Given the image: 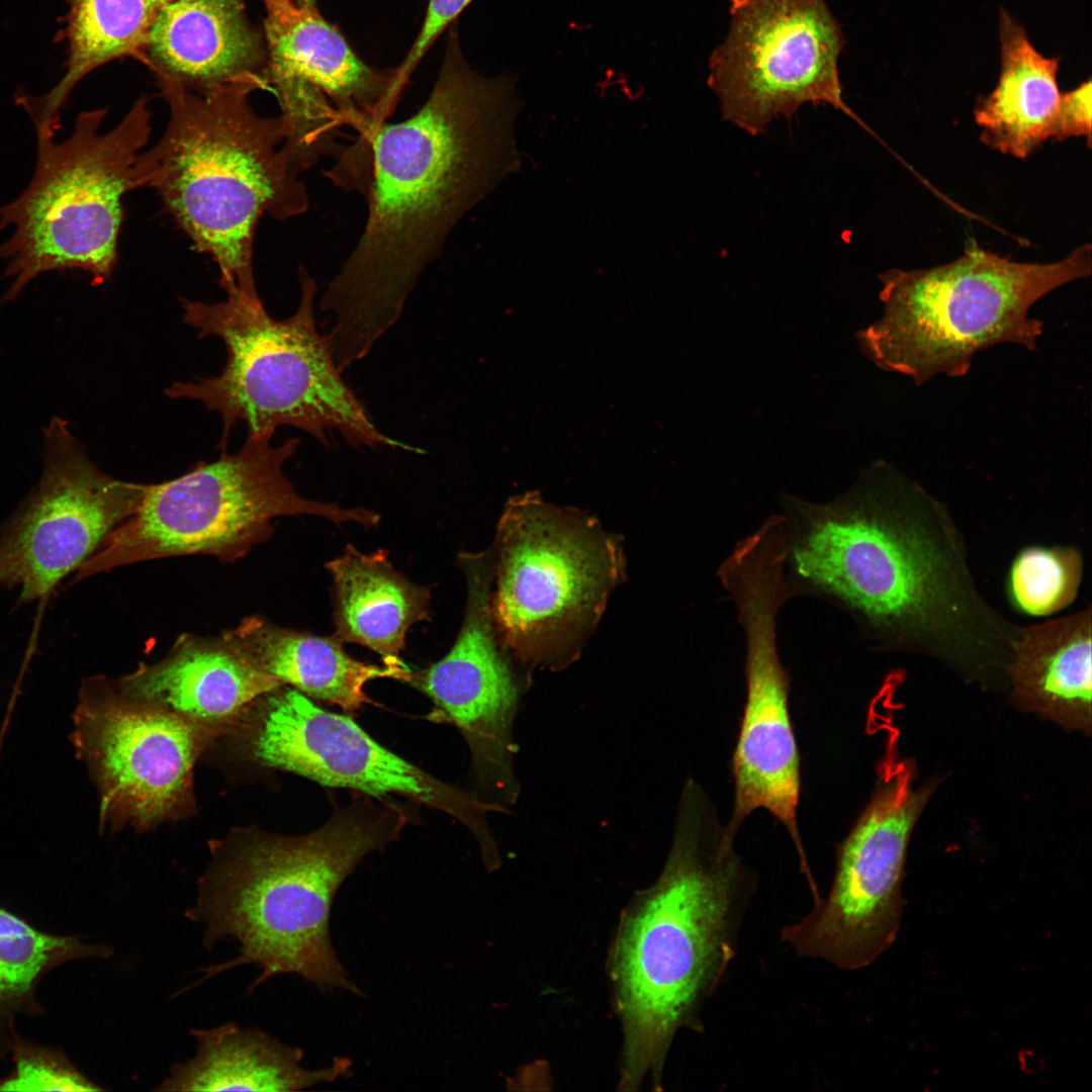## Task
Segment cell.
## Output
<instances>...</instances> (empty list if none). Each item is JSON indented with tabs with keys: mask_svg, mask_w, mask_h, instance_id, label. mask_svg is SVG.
I'll return each instance as SVG.
<instances>
[{
	"mask_svg": "<svg viewBox=\"0 0 1092 1092\" xmlns=\"http://www.w3.org/2000/svg\"><path fill=\"white\" fill-rule=\"evenodd\" d=\"M793 598L845 613L873 650L925 656L966 680L1007 686L1021 626L981 594L947 506L879 462L833 500L784 495Z\"/></svg>",
	"mask_w": 1092,
	"mask_h": 1092,
	"instance_id": "cell-1",
	"label": "cell"
},
{
	"mask_svg": "<svg viewBox=\"0 0 1092 1092\" xmlns=\"http://www.w3.org/2000/svg\"><path fill=\"white\" fill-rule=\"evenodd\" d=\"M519 110L515 84L475 72L452 25L423 106L339 160L349 191L368 205L362 236L321 300L335 315L327 339L340 367L369 353L457 222L518 170Z\"/></svg>",
	"mask_w": 1092,
	"mask_h": 1092,
	"instance_id": "cell-2",
	"label": "cell"
},
{
	"mask_svg": "<svg viewBox=\"0 0 1092 1092\" xmlns=\"http://www.w3.org/2000/svg\"><path fill=\"white\" fill-rule=\"evenodd\" d=\"M713 803L695 781L681 793L670 851L656 884L624 924L616 972L625 1030L624 1084L659 1071L735 954L754 880Z\"/></svg>",
	"mask_w": 1092,
	"mask_h": 1092,
	"instance_id": "cell-3",
	"label": "cell"
},
{
	"mask_svg": "<svg viewBox=\"0 0 1092 1092\" xmlns=\"http://www.w3.org/2000/svg\"><path fill=\"white\" fill-rule=\"evenodd\" d=\"M408 817L393 800L357 793L313 832L261 837L217 859L186 916L203 926L204 947L233 939L240 952L204 979L255 965L261 972L250 991L294 974L322 991L361 995L332 943V904L359 862L397 839Z\"/></svg>",
	"mask_w": 1092,
	"mask_h": 1092,
	"instance_id": "cell-4",
	"label": "cell"
},
{
	"mask_svg": "<svg viewBox=\"0 0 1092 1092\" xmlns=\"http://www.w3.org/2000/svg\"><path fill=\"white\" fill-rule=\"evenodd\" d=\"M169 107L159 141L132 168L133 190L152 188L196 251L216 264L225 293L259 295L253 253L264 214L285 220L309 206L306 187L282 145L281 117L249 102L263 79L246 77L205 94L157 79Z\"/></svg>",
	"mask_w": 1092,
	"mask_h": 1092,
	"instance_id": "cell-5",
	"label": "cell"
},
{
	"mask_svg": "<svg viewBox=\"0 0 1092 1092\" xmlns=\"http://www.w3.org/2000/svg\"><path fill=\"white\" fill-rule=\"evenodd\" d=\"M299 280L298 307L283 321L271 317L259 295L232 292L215 303L181 299L184 322L197 330L199 338H220L226 362L219 375L175 382L165 393L198 400L217 412L222 449L239 422H245L248 435L254 436L272 437L286 425L325 446L327 431L336 430L354 448H403L377 429L344 382L327 337L316 329V283L302 267Z\"/></svg>",
	"mask_w": 1092,
	"mask_h": 1092,
	"instance_id": "cell-6",
	"label": "cell"
},
{
	"mask_svg": "<svg viewBox=\"0 0 1092 1092\" xmlns=\"http://www.w3.org/2000/svg\"><path fill=\"white\" fill-rule=\"evenodd\" d=\"M1091 245L1049 264L1019 263L970 247L947 264L892 269L880 276L882 316L859 333L880 368L917 385L966 375L977 353L1011 343L1037 348L1042 322L1029 309L1042 296L1091 274Z\"/></svg>",
	"mask_w": 1092,
	"mask_h": 1092,
	"instance_id": "cell-7",
	"label": "cell"
},
{
	"mask_svg": "<svg viewBox=\"0 0 1092 1092\" xmlns=\"http://www.w3.org/2000/svg\"><path fill=\"white\" fill-rule=\"evenodd\" d=\"M105 108L81 112L70 136H37L36 165L26 189L0 207V245L12 284L3 301L16 298L38 275L81 270L99 284L117 262L122 198L133 190L132 168L151 133L148 98H139L116 126L100 127Z\"/></svg>",
	"mask_w": 1092,
	"mask_h": 1092,
	"instance_id": "cell-8",
	"label": "cell"
},
{
	"mask_svg": "<svg viewBox=\"0 0 1092 1092\" xmlns=\"http://www.w3.org/2000/svg\"><path fill=\"white\" fill-rule=\"evenodd\" d=\"M272 437L248 435L235 454L199 462L187 473L148 484L139 510L112 531L78 568L76 581L103 571L159 558L211 555L243 558L273 534L282 516L311 515L336 525L377 526L380 516L362 508L307 499L283 471L300 441L273 446Z\"/></svg>",
	"mask_w": 1092,
	"mask_h": 1092,
	"instance_id": "cell-9",
	"label": "cell"
},
{
	"mask_svg": "<svg viewBox=\"0 0 1092 1092\" xmlns=\"http://www.w3.org/2000/svg\"><path fill=\"white\" fill-rule=\"evenodd\" d=\"M494 549L490 608L500 644L524 664H567L623 575L620 543L593 518L527 492L508 502Z\"/></svg>",
	"mask_w": 1092,
	"mask_h": 1092,
	"instance_id": "cell-10",
	"label": "cell"
},
{
	"mask_svg": "<svg viewBox=\"0 0 1092 1092\" xmlns=\"http://www.w3.org/2000/svg\"><path fill=\"white\" fill-rule=\"evenodd\" d=\"M932 792V785H915L913 764L897 752L890 733L874 794L837 850L827 896L782 931L799 956L852 971L891 946L902 916L910 837Z\"/></svg>",
	"mask_w": 1092,
	"mask_h": 1092,
	"instance_id": "cell-11",
	"label": "cell"
},
{
	"mask_svg": "<svg viewBox=\"0 0 1092 1092\" xmlns=\"http://www.w3.org/2000/svg\"><path fill=\"white\" fill-rule=\"evenodd\" d=\"M730 26L711 54L708 85L722 119L762 133L801 106L829 105L861 123L843 99L841 26L825 0H726Z\"/></svg>",
	"mask_w": 1092,
	"mask_h": 1092,
	"instance_id": "cell-12",
	"label": "cell"
},
{
	"mask_svg": "<svg viewBox=\"0 0 1092 1092\" xmlns=\"http://www.w3.org/2000/svg\"><path fill=\"white\" fill-rule=\"evenodd\" d=\"M721 584L744 640L746 700L732 757L734 804L726 825L736 833L755 810L769 812L807 867L798 828L800 756L789 709L790 677L778 645V617L792 599L782 568L749 560L729 568Z\"/></svg>",
	"mask_w": 1092,
	"mask_h": 1092,
	"instance_id": "cell-13",
	"label": "cell"
},
{
	"mask_svg": "<svg viewBox=\"0 0 1092 1092\" xmlns=\"http://www.w3.org/2000/svg\"><path fill=\"white\" fill-rule=\"evenodd\" d=\"M261 700L253 742L261 763L323 786L379 799L401 796L439 810L468 828L486 866L499 860L486 816L505 808L444 783L379 744L351 718L323 709L293 688L281 686Z\"/></svg>",
	"mask_w": 1092,
	"mask_h": 1092,
	"instance_id": "cell-14",
	"label": "cell"
},
{
	"mask_svg": "<svg viewBox=\"0 0 1092 1092\" xmlns=\"http://www.w3.org/2000/svg\"><path fill=\"white\" fill-rule=\"evenodd\" d=\"M71 735L100 795V825L148 827L191 794L202 727L125 695L117 681H83Z\"/></svg>",
	"mask_w": 1092,
	"mask_h": 1092,
	"instance_id": "cell-15",
	"label": "cell"
},
{
	"mask_svg": "<svg viewBox=\"0 0 1092 1092\" xmlns=\"http://www.w3.org/2000/svg\"><path fill=\"white\" fill-rule=\"evenodd\" d=\"M38 485L0 534V585L22 603L47 598L140 508L148 484L100 470L55 417L44 430Z\"/></svg>",
	"mask_w": 1092,
	"mask_h": 1092,
	"instance_id": "cell-16",
	"label": "cell"
},
{
	"mask_svg": "<svg viewBox=\"0 0 1092 1092\" xmlns=\"http://www.w3.org/2000/svg\"><path fill=\"white\" fill-rule=\"evenodd\" d=\"M267 49L264 81L281 114L311 120L332 107L365 147L393 113L401 95L395 69L378 70L359 58L316 6L261 0Z\"/></svg>",
	"mask_w": 1092,
	"mask_h": 1092,
	"instance_id": "cell-17",
	"label": "cell"
},
{
	"mask_svg": "<svg viewBox=\"0 0 1092 1092\" xmlns=\"http://www.w3.org/2000/svg\"><path fill=\"white\" fill-rule=\"evenodd\" d=\"M410 684L426 694L465 738L479 798L503 808L514 804L513 723L520 687L502 652L486 584L467 586L466 611L450 651L428 668L412 672ZM507 809V808H506Z\"/></svg>",
	"mask_w": 1092,
	"mask_h": 1092,
	"instance_id": "cell-18",
	"label": "cell"
},
{
	"mask_svg": "<svg viewBox=\"0 0 1092 1092\" xmlns=\"http://www.w3.org/2000/svg\"><path fill=\"white\" fill-rule=\"evenodd\" d=\"M117 684L128 697L202 728L235 720L281 687L222 633L219 637L183 634L162 660L141 663Z\"/></svg>",
	"mask_w": 1092,
	"mask_h": 1092,
	"instance_id": "cell-19",
	"label": "cell"
},
{
	"mask_svg": "<svg viewBox=\"0 0 1092 1092\" xmlns=\"http://www.w3.org/2000/svg\"><path fill=\"white\" fill-rule=\"evenodd\" d=\"M246 2L173 0L151 32L147 68L197 94L246 77L264 80V31L248 19Z\"/></svg>",
	"mask_w": 1092,
	"mask_h": 1092,
	"instance_id": "cell-20",
	"label": "cell"
},
{
	"mask_svg": "<svg viewBox=\"0 0 1092 1092\" xmlns=\"http://www.w3.org/2000/svg\"><path fill=\"white\" fill-rule=\"evenodd\" d=\"M196 1054L172 1067L161 1091H298L347 1076L348 1059L305 1069L303 1053L258 1028L228 1022L191 1030Z\"/></svg>",
	"mask_w": 1092,
	"mask_h": 1092,
	"instance_id": "cell-21",
	"label": "cell"
},
{
	"mask_svg": "<svg viewBox=\"0 0 1092 1092\" xmlns=\"http://www.w3.org/2000/svg\"><path fill=\"white\" fill-rule=\"evenodd\" d=\"M1091 608L1021 626L1008 671L1013 703L1067 729L1090 734Z\"/></svg>",
	"mask_w": 1092,
	"mask_h": 1092,
	"instance_id": "cell-22",
	"label": "cell"
},
{
	"mask_svg": "<svg viewBox=\"0 0 1092 1092\" xmlns=\"http://www.w3.org/2000/svg\"><path fill=\"white\" fill-rule=\"evenodd\" d=\"M222 634L279 685L354 713L371 703L365 686L376 678L410 681L406 667L368 664L350 656L334 635L322 637L250 616Z\"/></svg>",
	"mask_w": 1092,
	"mask_h": 1092,
	"instance_id": "cell-23",
	"label": "cell"
},
{
	"mask_svg": "<svg viewBox=\"0 0 1092 1092\" xmlns=\"http://www.w3.org/2000/svg\"><path fill=\"white\" fill-rule=\"evenodd\" d=\"M326 568L334 581V636L375 651L386 665L406 666L400 659L406 633L429 620L430 589L398 573L382 549L365 554L347 545Z\"/></svg>",
	"mask_w": 1092,
	"mask_h": 1092,
	"instance_id": "cell-24",
	"label": "cell"
},
{
	"mask_svg": "<svg viewBox=\"0 0 1092 1092\" xmlns=\"http://www.w3.org/2000/svg\"><path fill=\"white\" fill-rule=\"evenodd\" d=\"M1001 69L997 85L980 99L975 119L988 147L1023 159L1053 139L1060 107L1059 58L1040 54L1023 26L1000 13Z\"/></svg>",
	"mask_w": 1092,
	"mask_h": 1092,
	"instance_id": "cell-25",
	"label": "cell"
},
{
	"mask_svg": "<svg viewBox=\"0 0 1092 1092\" xmlns=\"http://www.w3.org/2000/svg\"><path fill=\"white\" fill-rule=\"evenodd\" d=\"M173 0H71L68 59L60 82L41 97L18 98L37 136H55L61 109L76 85L110 61L132 58L148 67L147 48L163 9Z\"/></svg>",
	"mask_w": 1092,
	"mask_h": 1092,
	"instance_id": "cell-26",
	"label": "cell"
},
{
	"mask_svg": "<svg viewBox=\"0 0 1092 1092\" xmlns=\"http://www.w3.org/2000/svg\"><path fill=\"white\" fill-rule=\"evenodd\" d=\"M113 950L76 936L43 932L0 907V1060L11 1055L18 1014L46 1013L36 999L40 981L55 968L85 958H108Z\"/></svg>",
	"mask_w": 1092,
	"mask_h": 1092,
	"instance_id": "cell-27",
	"label": "cell"
},
{
	"mask_svg": "<svg viewBox=\"0 0 1092 1092\" xmlns=\"http://www.w3.org/2000/svg\"><path fill=\"white\" fill-rule=\"evenodd\" d=\"M1083 569L1082 554L1075 547H1026L1010 568V600L1030 616L1056 613L1075 601Z\"/></svg>",
	"mask_w": 1092,
	"mask_h": 1092,
	"instance_id": "cell-28",
	"label": "cell"
},
{
	"mask_svg": "<svg viewBox=\"0 0 1092 1092\" xmlns=\"http://www.w3.org/2000/svg\"><path fill=\"white\" fill-rule=\"evenodd\" d=\"M12 1071L0 1078V1091H100L59 1050L43 1046L16 1033L11 1051Z\"/></svg>",
	"mask_w": 1092,
	"mask_h": 1092,
	"instance_id": "cell-29",
	"label": "cell"
},
{
	"mask_svg": "<svg viewBox=\"0 0 1092 1092\" xmlns=\"http://www.w3.org/2000/svg\"><path fill=\"white\" fill-rule=\"evenodd\" d=\"M471 0H429L421 30L403 62L395 68L396 83L403 90L411 75L433 42Z\"/></svg>",
	"mask_w": 1092,
	"mask_h": 1092,
	"instance_id": "cell-30",
	"label": "cell"
},
{
	"mask_svg": "<svg viewBox=\"0 0 1092 1092\" xmlns=\"http://www.w3.org/2000/svg\"><path fill=\"white\" fill-rule=\"evenodd\" d=\"M1091 81L1062 94L1053 139L1085 136L1091 145Z\"/></svg>",
	"mask_w": 1092,
	"mask_h": 1092,
	"instance_id": "cell-31",
	"label": "cell"
},
{
	"mask_svg": "<svg viewBox=\"0 0 1092 1092\" xmlns=\"http://www.w3.org/2000/svg\"><path fill=\"white\" fill-rule=\"evenodd\" d=\"M298 5L316 6V0H293Z\"/></svg>",
	"mask_w": 1092,
	"mask_h": 1092,
	"instance_id": "cell-32",
	"label": "cell"
}]
</instances>
